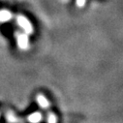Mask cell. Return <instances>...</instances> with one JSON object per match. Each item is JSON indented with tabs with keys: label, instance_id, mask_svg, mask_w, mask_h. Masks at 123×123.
I'll return each instance as SVG.
<instances>
[{
	"label": "cell",
	"instance_id": "obj_6",
	"mask_svg": "<svg viewBox=\"0 0 123 123\" xmlns=\"http://www.w3.org/2000/svg\"><path fill=\"white\" fill-rule=\"evenodd\" d=\"M12 13L8 10H0V22H6L12 18Z\"/></svg>",
	"mask_w": 123,
	"mask_h": 123
},
{
	"label": "cell",
	"instance_id": "obj_7",
	"mask_svg": "<svg viewBox=\"0 0 123 123\" xmlns=\"http://www.w3.org/2000/svg\"><path fill=\"white\" fill-rule=\"evenodd\" d=\"M47 122L48 123H57V116L53 111H49L47 115Z\"/></svg>",
	"mask_w": 123,
	"mask_h": 123
},
{
	"label": "cell",
	"instance_id": "obj_3",
	"mask_svg": "<svg viewBox=\"0 0 123 123\" xmlns=\"http://www.w3.org/2000/svg\"><path fill=\"white\" fill-rule=\"evenodd\" d=\"M36 102H37V104L42 108V109H44V110H48L49 108V101L47 99V97L44 95V94H42V93H40V94H38L37 96H36Z\"/></svg>",
	"mask_w": 123,
	"mask_h": 123
},
{
	"label": "cell",
	"instance_id": "obj_5",
	"mask_svg": "<svg viewBox=\"0 0 123 123\" xmlns=\"http://www.w3.org/2000/svg\"><path fill=\"white\" fill-rule=\"evenodd\" d=\"M6 119L9 123H20V119L18 116H17L16 113H14L12 111H7L5 112Z\"/></svg>",
	"mask_w": 123,
	"mask_h": 123
},
{
	"label": "cell",
	"instance_id": "obj_1",
	"mask_svg": "<svg viewBox=\"0 0 123 123\" xmlns=\"http://www.w3.org/2000/svg\"><path fill=\"white\" fill-rule=\"evenodd\" d=\"M17 22L18 24L19 25V27L24 31V33H26L27 35H30V34H33L34 32V28H33V25L32 23L29 21V19L22 16V15H19L17 17Z\"/></svg>",
	"mask_w": 123,
	"mask_h": 123
},
{
	"label": "cell",
	"instance_id": "obj_4",
	"mask_svg": "<svg viewBox=\"0 0 123 123\" xmlns=\"http://www.w3.org/2000/svg\"><path fill=\"white\" fill-rule=\"evenodd\" d=\"M26 119L28 123H40L43 119V115L40 111H34L32 113H30Z\"/></svg>",
	"mask_w": 123,
	"mask_h": 123
},
{
	"label": "cell",
	"instance_id": "obj_8",
	"mask_svg": "<svg viewBox=\"0 0 123 123\" xmlns=\"http://www.w3.org/2000/svg\"><path fill=\"white\" fill-rule=\"evenodd\" d=\"M86 3V0H76V4L79 8H82Z\"/></svg>",
	"mask_w": 123,
	"mask_h": 123
},
{
	"label": "cell",
	"instance_id": "obj_2",
	"mask_svg": "<svg viewBox=\"0 0 123 123\" xmlns=\"http://www.w3.org/2000/svg\"><path fill=\"white\" fill-rule=\"evenodd\" d=\"M17 43H18V46L20 49L24 50V49H27L28 47H29V39H28V35L26 33H19L18 32L17 33Z\"/></svg>",
	"mask_w": 123,
	"mask_h": 123
}]
</instances>
